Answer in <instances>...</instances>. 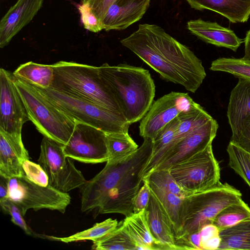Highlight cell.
Masks as SVG:
<instances>
[{"label":"cell","instance_id":"13","mask_svg":"<svg viewBox=\"0 0 250 250\" xmlns=\"http://www.w3.org/2000/svg\"><path fill=\"white\" fill-rule=\"evenodd\" d=\"M15 80L13 72L0 69V128L21 134L23 125L30 120Z\"/></svg>","mask_w":250,"mask_h":250},{"label":"cell","instance_id":"40","mask_svg":"<svg viewBox=\"0 0 250 250\" xmlns=\"http://www.w3.org/2000/svg\"><path fill=\"white\" fill-rule=\"evenodd\" d=\"M150 194V190L148 182L144 180H143V185L140 188L134 200L133 213H139L146 209L148 204Z\"/></svg>","mask_w":250,"mask_h":250},{"label":"cell","instance_id":"3","mask_svg":"<svg viewBox=\"0 0 250 250\" xmlns=\"http://www.w3.org/2000/svg\"><path fill=\"white\" fill-rule=\"evenodd\" d=\"M100 73L130 125L142 120L153 103L154 82L148 70L127 64L99 67Z\"/></svg>","mask_w":250,"mask_h":250},{"label":"cell","instance_id":"17","mask_svg":"<svg viewBox=\"0 0 250 250\" xmlns=\"http://www.w3.org/2000/svg\"><path fill=\"white\" fill-rule=\"evenodd\" d=\"M150 2V0H115L102 21L104 29H126L143 17Z\"/></svg>","mask_w":250,"mask_h":250},{"label":"cell","instance_id":"4","mask_svg":"<svg viewBox=\"0 0 250 250\" xmlns=\"http://www.w3.org/2000/svg\"><path fill=\"white\" fill-rule=\"evenodd\" d=\"M52 65L54 79L50 87L123 116L118 102L101 76L99 67L64 61Z\"/></svg>","mask_w":250,"mask_h":250},{"label":"cell","instance_id":"23","mask_svg":"<svg viewBox=\"0 0 250 250\" xmlns=\"http://www.w3.org/2000/svg\"><path fill=\"white\" fill-rule=\"evenodd\" d=\"M123 223L134 240L137 250H158L148 224L146 209L126 216Z\"/></svg>","mask_w":250,"mask_h":250},{"label":"cell","instance_id":"30","mask_svg":"<svg viewBox=\"0 0 250 250\" xmlns=\"http://www.w3.org/2000/svg\"><path fill=\"white\" fill-rule=\"evenodd\" d=\"M119 222L116 219L108 218L103 222L95 224L88 229L67 237H57L48 236V238L65 243L84 240H91L94 242L111 232L117 228Z\"/></svg>","mask_w":250,"mask_h":250},{"label":"cell","instance_id":"33","mask_svg":"<svg viewBox=\"0 0 250 250\" xmlns=\"http://www.w3.org/2000/svg\"><path fill=\"white\" fill-rule=\"evenodd\" d=\"M210 69L227 72L238 78L250 80V61L243 58H218L212 62Z\"/></svg>","mask_w":250,"mask_h":250},{"label":"cell","instance_id":"27","mask_svg":"<svg viewBox=\"0 0 250 250\" xmlns=\"http://www.w3.org/2000/svg\"><path fill=\"white\" fill-rule=\"evenodd\" d=\"M177 118L178 124L172 146L194 129L208 122L212 117L200 104L196 103L188 109L181 112Z\"/></svg>","mask_w":250,"mask_h":250},{"label":"cell","instance_id":"37","mask_svg":"<svg viewBox=\"0 0 250 250\" xmlns=\"http://www.w3.org/2000/svg\"><path fill=\"white\" fill-rule=\"evenodd\" d=\"M201 250H218L221 242L220 230L213 224L204 226L199 231Z\"/></svg>","mask_w":250,"mask_h":250},{"label":"cell","instance_id":"31","mask_svg":"<svg viewBox=\"0 0 250 250\" xmlns=\"http://www.w3.org/2000/svg\"><path fill=\"white\" fill-rule=\"evenodd\" d=\"M250 218V208L242 201L230 205L220 211L212 224L220 230Z\"/></svg>","mask_w":250,"mask_h":250},{"label":"cell","instance_id":"15","mask_svg":"<svg viewBox=\"0 0 250 250\" xmlns=\"http://www.w3.org/2000/svg\"><path fill=\"white\" fill-rule=\"evenodd\" d=\"M43 0H18L0 21V47L8 44L12 38L36 15Z\"/></svg>","mask_w":250,"mask_h":250},{"label":"cell","instance_id":"10","mask_svg":"<svg viewBox=\"0 0 250 250\" xmlns=\"http://www.w3.org/2000/svg\"><path fill=\"white\" fill-rule=\"evenodd\" d=\"M72 160L64 154L62 144L43 136L38 162L47 175L49 185L67 193L86 182Z\"/></svg>","mask_w":250,"mask_h":250},{"label":"cell","instance_id":"22","mask_svg":"<svg viewBox=\"0 0 250 250\" xmlns=\"http://www.w3.org/2000/svg\"><path fill=\"white\" fill-rule=\"evenodd\" d=\"M178 124L177 117L163 128L152 140L151 155L142 172L143 180L156 169L172 147L175 139Z\"/></svg>","mask_w":250,"mask_h":250},{"label":"cell","instance_id":"9","mask_svg":"<svg viewBox=\"0 0 250 250\" xmlns=\"http://www.w3.org/2000/svg\"><path fill=\"white\" fill-rule=\"evenodd\" d=\"M8 198L18 206L23 216L30 209L46 208L64 213L71 201L67 193L49 185L47 187L38 185L24 174L9 178Z\"/></svg>","mask_w":250,"mask_h":250},{"label":"cell","instance_id":"26","mask_svg":"<svg viewBox=\"0 0 250 250\" xmlns=\"http://www.w3.org/2000/svg\"><path fill=\"white\" fill-rule=\"evenodd\" d=\"M149 186L150 190L158 199L168 216L172 224L177 240L182 227V210L184 198L154 186L149 185Z\"/></svg>","mask_w":250,"mask_h":250},{"label":"cell","instance_id":"14","mask_svg":"<svg viewBox=\"0 0 250 250\" xmlns=\"http://www.w3.org/2000/svg\"><path fill=\"white\" fill-rule=\"evenodd\" d=\"M218 127L217 121L212 118L194 129L169 149L155 170L169 169L175 164L203 150L212 143Z\"/></svg>","mask_w":250,"mask_h":250},{"label":"cell","instance_id":"42","mask_svg":"<svg viewBox=\"0 0 250 250\" xmlns=\"http://www.w3.org/2000/svg\"><path fill=\"white\" fill-rule=\"evenodd\" d=\"M8 179L0 175V203L8 199Z\"/></svg>","mask_w":250,"mask_h":250},{"label":"cell","instance_id":"7","mask_svg":"<svg viewBox=\"0 0 250 250\" xmlns=\"http://www.w3.org/2000/svg\"><path fill=\"white\" fill-rule=\"evenodd\" d=\"M35 86L75 120L92 125L106 133H128L130 124L123 115L51 87Z\"/></svg>","mask_w":250,"mask_h":250},{"label":"cell","instance_id":"1","mask_svg":"<svg viewBox=\"0 0 250 250\" xmlns=\"http://www.w3.org/2000/svg\"><path fill=\"white\" fill-rule=\"evenodd\" d=\"M120 42L164 79L189 92H195L206 76L201 60L156 24H140L135 31Z\"/></svg>","mask_w":250,"mask_h":250},{"label":"cell","instance_id":"38","mask_svg":"<svg viewBox=\"0 0 250 250\" xmlns=\"http://www.w3.org/2000/svg\"><path fill=\"white\" fill-rule=\"evenodd\" d=\"M1 208L4 212L9 214L11 217V221L20 227L26 234L30 235L38 236L42 238V236L36 234L28 227L23 218L21 211L17 205L8 198L0 203Z\"/></svg>","mask_w":250,"mask_h":250},{"label":"cell","instance_id":"12","mask_svg":"<svg viewBox=\"0 0 250 250\" xmlns=\"http://www.w3.org/2000/svg\"><path fill=\"white\" fill-rule=\"evenodd\" d=\"M196 103L187 93L171 92L160 97L152 103L141 120L140 135L152 141L167 124Z\"/></svg>","mask_w":250,"mask_h":250},{"label":"cell","instance_id":"19","mask_svg":"<svg viewBox=\"0 0 250 250\" xmlns=\"http://www.w3.org/2000/svg\"><path fill=\"white\" fill-rule=\"evenodd\" d=\"M187 27L193 35L202 41L219 47H224L236 52L244 42L229 28L217 22L202 19L192 20L187 22Z\"/></svg>","mask_w":250,"mask_h":250},{"label":"cell","instance_id":"36","mask_svg":"<svg viewBox=\"0 0 250 250\" xmlns=\"http://www.w3.org/2000/svg\"><path fill=\"white\" fill-rule=\"evenodd\" d=\"M22 167L24 175L31 182L43 187L49 185L48 176L39 164L28 159L23 162Z\"/></svg>","mask_w":250,"mask_h":250},{"label":"cell","instance_id":"34","mask_svg":"<svg viewBox=\"0 0 250 250\" xmlns=\"http://www.w3.org/2000/svg\"><path fill=\"white\" fill-rule=\"evenodd\" d=\"M150 185L168 191L180 197L188 195L177 184L169 169H156L152 171L145 179Z\"/></svg>","mask_w":250,"mask_h":250},{"label":"cell","instance_id":"5","mask_svg":"<svg viewBox=\"0 0 250 250\" xmlns=\"http://www.w3.org/2000/svg\"><path fill=\"white\" fill-rule=\"evenodd\" d=\"M242 200V193L227 183L220 182L206 190L183 198L182 227L177 239L180 245L189 235L198 232L205 225L212 224L215 217L228 206Z\"/></svg>","mask_w":250,"mask_h":250},{"label":"cell","instance_id":"18","mask_svg":"<svg viewBox=\"0 0 250 250\" xmlns=\"http://www.w3.org/2000/svg\"><path fill=\"white\" fill-rule=\"evenodd\" d=\"M146 209L148 224L158 250H180L177 244L172 224L151 190L148 204Z\"/></svg>","mask_w":250,"mask_h":250},{"label":"cell","instance_id":"11","mask_svg":"<svg viewBox=\"0 0 250 250\" xmlns=\"http://www.w3.org/2000/svg\"><path fill=\"white\" fill-rule=\"evenodd\" d=\"M62 148L67 157L82 163H102L109 158L106 133L77 121L69 141L62 145Z\"/></svg>","mask_w":250,"mask_h":250},{"label":"cell","instance_id":"20","mask_svg":"<svg viewBox=\"0 0 250 250\" xmlns=\"http://www.w3.org/2000/svg\"><path fill=\"white\" fill-rule=\"evenodd\" d=\"M191 8L208 9L227 18L232 23L245 22L250 17V0H186Z\"/></svg>","mask_w":250,"mask_h":250},{"label":"cell","instance_id":"41","mask_svg":"<svg viewBox=\"0 0 250 250\" xmlns=\"http://www.w3.org/2000/svg\"><path fill=\"white\" fill-rule=\"evenodd\" d=\"M115 0H89L92 10L102 22L110 6Z\"/></svg>","mask_w":250,"mask_h":250},{"label":"cell","instance_id":"39","mask_svg":"<svg viewBox=\"0 0 250 250\" xmlns=\"http://www.w3.org/2000/svg\"><path fill=\"white\" fill-rule=\"evenodd\" d=\"M230 141L250 153V115L242 121L238 131L232 134Z\"/></svg>","mask_w":250,"mask_h":250},{"label":"cell","instance_id":"32","mask_svg":"<svg viewBox=\"0 0 250 250\" xmlns=\"http://www.w3.org/2000/svg\"><path fill=\"white\" fill-rule=\"evenodd\" d=\"M229 165L250 188V153L230 141L227 148Z\"/></svg>","mask_w":250,"mask_h":250},{"label":"cell","instance_id":"43","mask_svg":"<svg viewBox=\"0 0 250 250\" xmlns=\"http://www.w3.org/2000/svg\"><path fill=\"white\" fill-rule=\"evenodd\" d=\"M244 42L245 43V54L243 58L250 61V29L246 33Z\"/></svg>","mask_w":250,"mask_h":250},{"label":"cell","instance_id":"35","mask_svg":"<svg viewBox=\"0 0 250 250\" xmlns=\"http://www.w3.org/2000/svg\"><path fill=\"white\" fill-rule=\"evenodd\" d=\"M78 9L85 29L94 33L104 29L102 22L93 12L88 1H83L82 3L78 5Z\"/></svg>","mask_w":250,"mask_h":250},{"label":"cell","instance_id":"2","mask_svg":"<svg viewBox=\"0 0 250 250\" xmlns=\"http://www.w3.org/2000/svg\"><path fill=\"white\" fill-rule=\"evenodd\" d=\"M152 141L144 139L126 160L106 163L104 168L80 188L82 212L98 208L101 214L133 213L134 198L143 184L142 172L150 157Z\"/></svg>","mask_w":250,"mask_h":250},{"label":"cell","instance_id":"29","mask_svg":"<svg viewBox=\"0 0 250 250\" xmlns=\"http://www.w3.org/2000/svg\"><path fill=\"white\" fill-rule=\"evenodd\" d=\"M92 249L97 250H135V243L123 223L102 238L93 242Z\"/></svg>","mask_w":250,"mask_h":250},{"label":"cell","instance_id":"16","mask_svg":"<svg viewBox=\"0 0 250 250\" xmlns=\"http://www.w3.org/2000/svg\"><path fill=\"white\" fill-rule=\"evenodd\" d=\"M29 158L21 134L0 128V175L7 178L23 175L22 163Z\"/></svg>","mask_w":250,"mask_h":250},{"label":"cell","instance_id":"8","mask_svg":"<svg viewBox=\"0 0 250 250\" xmlns=\"http://www.w3.org/2000/svg\"><path fill=\"white\" fill-rule=\"evenodd\" d=\"M169 170L180 188L188 195L212 187L220 182V168L214 155L212 143L175 164Z\"/></svg>","mask_w":250,"mask_h":250},{"label":"cell","instance_id":"6","mask_svg":"<svg viewBox=\"0 0 250 250\" xmlns=\"http://www.w3.org/2000/svg\"><path fill=\"white\" fill-rule=\"evenodd\" d=\"M15 84L29 120L38 131L43 136L65 145L76 121L53 104L34 85L16 77Z\"/></svg>","mask_w":250,"mask_h":250},{"label":"cell","instance_id":"24","mask_svg":"<svg viewBox=\"0 0 250 250\" xmlns=\"http://www.w3.org/2000/svg\"><path fill=\"white\" fill-rule=\"evenodd\" d=\"M19 79L42 88L50 87L54 79L52 64L29 62L21 64L13 72Z\"/></svg>","mask_w":250,"mask_h":250},{"label":"cell","instance_id":"25","mask_svg":"<svg viewBox=\"0 0 250 250\" xmlns=\"http://www.w3.org/2000/svg\"><path fill=\"white\" fill-rule=\"evenodd\" d=\"M218 250H250V218L220 231Z\"/></svg>","mask_w":250,"mask_h":250},{"label":"cell","instance_id":"28","mask_svg":"<svg viewBox=\"0 0 250 250\" xmlns=\"http://www.w3.org/2000/svg\"><path fill=\"white\" fill-rule=\"evenodd\" d=\"M107 146L109 155L108 164L122 162L133 154L138 146L128 133H106Z\"/></svg>","mask_w":250,"mask_h":250},{"label":"cell","instance_id":"21","mask_svg":"<svg viewBox=\"0 0 250 250\" xmlns=\"http://www.w3.org/2000/svg\"><path fill=\"white\" fill-rule=\"evenodd\" d=\"M238 79L230 92L227 110L232 134L238 131L244 119L250 115V80Z\"/></svg>","mask_w":250,"mask_h":250}]
</instances>
